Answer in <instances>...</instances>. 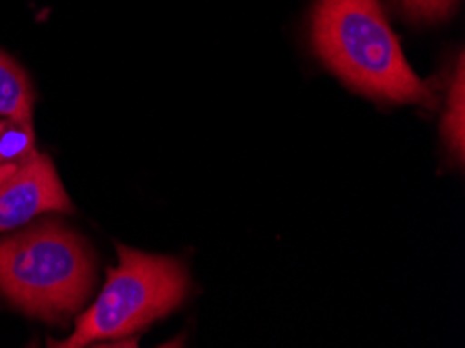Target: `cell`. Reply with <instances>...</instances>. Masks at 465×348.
I'll use <instances>...</instances> for the list:
<instances>
[{"mask_svg": "<svg viewBox=\"0 0 465 348\" xmlns=\"http://www.w3.org/2000/svg\"><path fill=\"white\" fill-rule=\"evenodd\" d=\"M34 92L25 71L11 56L0 53V117L32 124Z\"/></svg>", "mask_w": 465, "mask_h": 348, "instance_id": "cell-5", "label": "cell"}, {"mask_svg": "<svg viewBox=\"0 0 465 348\" xmlns=\"http://www.w3.org/2000/svg\"><path fill=\"white\" fill-rule=\"evenodd\" d=\"M312 42L317 56L351 88L380 101L432 103L428 86L407 63L380 0H317Z\"/></svg>", "mask_w": 465, "mask_h": 348, "instance_id": "cell-1", "label": "cell"}, {"mask_svg": "<svg viewBox=\"0 0 465 348\" xmlns=\"http://www.w3.org/2000/svg\"><path fill=\"white\" fill-rule=\"evenodd\" d=\"M36 153L32 124L0 122V163H21Z\"/></svg>", "mask_w": 465, "mask_h": 348, "instance_id": "cell-7", "label": "cell"}, {"mask_svg": "<svg viewBox=\"0 0 465 348\" xmlns=\"http://www.w3.org/2000/svg\"><path fill=\"white\" fill-rule=\"evenodd\" d=\"M119 265L93 307L77 317L75 332L51 346L80 348L98 340L132 336L178 309L188 294V273L175 259L157 257L117 244Z\"/></svg>", "mask_w": 465, "mask_h": 348, "instance_id": "cell-3", "label": "cell"}, {"mask_svg": "<svg viewBox=\"0 0 465 348\" xmlns=\"http://www.w3.org/2000/svg\"><path fill=\"white\" fill-rule=\"evenodd\" d=\"M17 165L19 163H0V184H3L13 172H15Z\"/></svg>", "mask_w": 465, "mask_h": 348, "instance_id": "cell-9", "label": "cell"}, {"mask_svg": "<svg viewBox=\"0 0 465 348\" xmlns=\"http://www.w3.org/2000/svg\"><path fill=\"white\" fill-rule=\"evenodd\" d=\"M463 56H460L457 63V74L453 77L449 92V103H447V115H445V138L450 148V153H455L457 161H463L465 154V77H463Z\"/></svg>", "mask_w": 465, "mask_h": 348, "instance_id": "cell-6", "label": "cell"}, {"mask_svg": "<svg viewBox=\"0 0 465 348\" xmlns=\"http://www.w3.org/2000/svg\"><path fill=\"white\" fill-rule=\"evenodd\" d=\"M94 288L88 244L56 222L0 240V294L24 313L61 322L80 311Z\"/></svg>", "mask_w": 465, "mask_h": 348, "instance_id": "cell-2", "label": "cell"}, {"mask_svg": "<svg viewBox=\"0 0 465 348\" xmlns=\"http://www.w3.org/2000/svg\"><path fill=\"white\" fill-rule=\"evenodd\" d=\"M403 11L415 21H440L453 13L457 0H399Z\"/></svg>", "mask_w": 465, "mask_h": 348, "instance_id": "cell-8", "label": "cell"}, {"mask_svg": "<svg viewBox=\"0 0 465 348\" xmlns=\"http://www.w3.org/2000/svg\"><path fill=\"white\" fill-rule=\"evenodd\" d=\"M53 161L38 151L21 161L15 172L0 184V232L30 224L48 211H72Z\"/></svg>", "mask_w": 465, "mask_h": 348, "instance_id": "cell-4", "label": "cell"}]
</instances>
